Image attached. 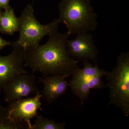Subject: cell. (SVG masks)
Masks as SVG:
<instances>
[{"instance_id": "8992f818", "label": "cell", "mask_w": 129, "mask_h": 129, "mask_svg": "<svg viewBox=\"0 0 129 129\" xmlns=\"http://www.w3.org/2000/svg\"><path fill=\"white\" fill-rule=\"evenodd\" d=\"M34 75L27 72L20 74L3 88L5 101L8 103L18 99L36 94L40 90Z\"/></svg>"}, {"instance_id": "ba28073f", "label": "cell", "mask_w": 129, "mask_h": 129, "mask_svg": "<svg viewBox=\"0 0 129 129\" xmlns=\"http://www.w3.org/2000/svg\"><path fill=\"white\" fill-rule=\"evenodd\" d=\"M73 39L67 40V51L71 57L76 60L95 63L98 52L92 34L90 32L76 35Z\"/></svg>"}, {"instance_id": "8fae6325", "label": "cell", "mask_w": 129, "mask_h": 129, "mask_svg": "<svg viewBox=\"0 0 129 129\" xmlns=\"http://www.w3.org/2000/svg\"><path fill=\"white\" fill-rule=\"evenodd\" d=\"M84 67L82 68L78 67L72 75L73 80H86L100 74L106 76L109 72L99 68L96 64L93 65L92 62L88 61H83Z\"/></svg>"}, {"instance_id": "2e32d148", "label": "cell", "mask_w": 129, "mask_h": 129, "mask_svg": "<svg viewBox=\"0 0 129 129\" xmlns=\"http://www.w3.org/2000/svg\"><path fill=\"white\" fill-rule=\"evenodd\" d=\"M10 0H0V9H6L9 6Z\"/></svg>"}, {"instance_id": "9c48e42d", "label": "cell", "mask_w": 129, "mask_h": 129, "mask_svg": "<svg viewBox=\"0 0 129 129\" xmlns=\"http://www.w3.org/2000/svg\"><path fill=\"white\" fill-rule=\"evenodd\" d=\"M67 77L61 75L43 76L39 82L43 84L40 94L41 98L48 104L52 103L66 93L69 88Z\"/></svg>"}, {"instance_id": "277c9868", "label": "cell", "mask_w": 129, "mask_h": 129, "mask_svg": "<svg viewBox=\"0 0 129 129\" xmlns=\"http://www.w3.org/2000/svg\"><path fill=\"white\" fill-rule=\"evenodd\" d=\"M32 5H28L18 18L19 36L16 41L25 50L39 44L45 36L57 31L60 24L58 18H55L50 23L42 24L36 18Z\"/></svg>"}, {"instance_id": "9a60e30c", "label": "cell", "mask_w": 129, "mask_h": 129, "mask_svg": "<svg viewBox=\"0 0 129 129\" xmlns=\"http://www.w3.org/2000/svg\"><path fill=\"white\" fill-rule=\"evenodd\" d=\"M12 43L11 42L3 39L0 36V50L8 46L11 45Z\"/></svg>"}, {"instance_id": "5b68a950", "label": "cell", "mask_w": 129, "mask_h": 129, "mask_svg": "<svg viewBox=\"0 0 129 129\" xmlns=\"http://www.w3.org/2000/svg\"><path fill=\"white\" fill-rule=\"evenodd\" d=\"M12 51L8 55H0V90L20 74L24 68L25 49L16 41L12 43Z\"/></svg>"}, {"instance_id": "5bb4252c", "label": "cell", "mask_w": 129, "mask_h": 129, "mask_svg": "<svg viewBox=\"0 0 129 129\" xmlns=\"http://www.w3.org/2000/svg\"><path fill=\"white\" fill-rule=\"evenodd\" d=\"M66 124L60 123L38 115L36 117L34 123L31 125L30 129H64Z\"/></svg>"}, {"instance_id": "7c38bea8", "label": "cell", "mask_w": 129, "mask_h": 129, "mask_svg": "<svg viewBox=\"0 0 129 129\" xmlns=\"http://www.w3.org/2000/svg\"><path fill=\"white\" fill-rule=\"evenodd\" d=\"M69 87L71 89L73 94L80 99L81 105H83L86 101L88 100L90 94V90L91 89L89 79H71L69 83Z\"/></svg>"}, {"instance_id": "7a4b0ae2", "label": "cell", "mask_w": 129, "mask_h": 129, "mask_svg": "<svg viewBox=\"0 0 129 129\" xmlns=\"http://www.w3.org/2000/svg\"><path fill=\"white\" fill-rule=\"evenodd\" d=\"M60 23L64 24L71 35L96 29L97 14L90 0H61L58 5Z\"/></svg>"}, {"instance_id": "3957f363", "label": "cell", "mask_w": 129, "mask_h": 129, "mask_svg": "<svg viewBox=\"0 0 129 129\" xmlns=\"http://www.w3.org/2000/svg\"><path fill=\"white\" fill-rule=\"evenodd\" d=\"M109 89L108 105H114L129 116V52L118 56L115 67L106 76Z\"/></svg>"}, {"instance_id": "e0dca14e", "label": "cell", "mask_w": 129, "mask_h": 129, "mask_svg": "<svg viewBox=\"0 0 129 129\" xmlns=\"http://www.w3.org/2000/svg\"><path fill=\"white\" fill-rule=\"evenodd\" d=\"M2 13L3 12H2L0 9V21H1V18L2 16Z\"/></svg>"}, {"instance_id": "4fadbf2b", "label": "cell", "mask_w": 129, "mask_h": 129, "mask_svg": "<svg viewBox=\"0 0 129 129\" xmlns=\"http://www.w3.org/2000/svg\"><path fill=\"white\" fill-rule=\"evenodd\" d=\"M23 128H28L26 124L12 119L9 115L8 108L0 106V129Z\"/></svg>"}, {"instance_id": "ac0fdd59", "label": "cell", "mask_w": 129, "mask_h": 129, "mask_svg": "<svg viewBox=\"0 0 129 129\" xmlns=\"http://www.w3.org/2000/svg\"><path fill=\"white\" fill-rule=\"evenodd\" d=\"M2 90H0V94H1V92Z\"/></svg>"}, {"instance_id": "52a82bcc", "label": "cell", "mask_w": 129, "mask_h": 129, "mask_svg": "<svg viewBox=\"0 0 129 129\" xmlns=\"http://www.w3.org/2000/svg\"><path fill=\"white\" fill-rule=\"evenodd\" d=\"M40 91L32 97L24 98L9 103L10 117L18 123L24 124L30 129L31 119L38 116L37 111L42 110Z\"/></svg>"}, {"instance_id": "6da1fadb", "label": "cell", "mask_w": 129, "mask_h": 129, "mask_svg": "<svg viewBox=\"0 0 129 129\" xmlns=\"http://www.w3.org/2000/svg\"><path fill=\"white\" fill-rule=\"evenodd\" d=\"M70 36L57 30L49 36L45 44L27 48L24 67L30 68L33 73L39 72L43 76H72L78 67L79 60L71 57L67 51L66 43Z\"/></svg>"}, {"instance_id": "30bf717a", "label": "cell", "mask_w": 129, "mask_h": 129, "mask_svg": "<svg viewBox=\"0 0 129 129\" xmlns=\"http://www.w3.org/2000/svg\"><path fill=\"white\" fill-rule=\"evenodd\" d=\"M19 30L18 18L16 17L14 9L9 6L3 12L0 21V32L11 35Z\"/></svg>"}]
</instances>
